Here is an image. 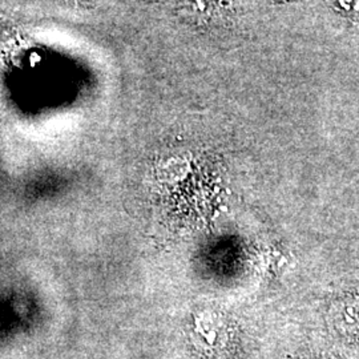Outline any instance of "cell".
<instances>
[{
    "label": "cell",
    "mask_w": 359,
    "mask_h": 359,
    "mask_svg": "<svg viewBox=\"0 0 359 359\" xmlns=\"http://www.w3.org/2000/svg\"><path fill=\"white\" fill-rule=\"evenodd\" d=\"M335 8L347 13H359V0H330Z\"/></svg>",
    "instance_id": "6da1fadb"
}]
</instances>
